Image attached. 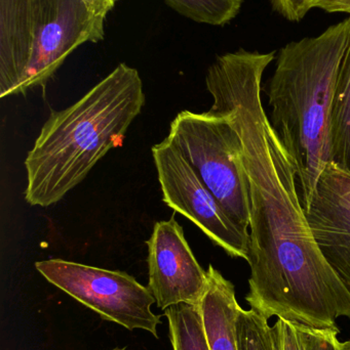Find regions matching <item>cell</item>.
<instances>
[{"label":"cell","mask_w":350,"mask_h":350,"mask_svg":"<svg viewBox=\"0 0 350 350\" xmlns=\"http://www.w3.org/2000/svg\"><path fill=\"white\" fill-rule=\"evenodd\" d=\"M148 246V288L162 310L179 304H201L207 292V271L195 258L175 219L154 224Z\"/></svg>","instance_id":"obj_8"},{"label":"cell","mask_w":350,"mask_h":350,"mask_svg":"<svg viewBox=\"0 0 350 350\" xmlns=\"http://www.w3.org/2000/svg\"><path fill=\"white\" fill-rule=\"evenodd\" d=\"M35 267L51 285L104 320L158 338L160 317L151 310L155 298L129 273L57 258L38 261Z\"/></svg>","instance_id":"obj_6"},{"label":"cell","mask_w":350,"mask_h":350,"mask_svg":"<svg viewBox=\"0 0 350 350\" xmlns=\"http://www.w3.org/2000/svg\"><path fill=\"white\" fill-rule=\"evenodd\" d=\"M275 57L240 49L217 57L205 76L210 111L227 117L238 133L248 185L246 301L267 320L338 329L337 319L350 320V292L314 239L293 164L261 100L263 74Z\"/></svg>","instance_id":"obj_1"},{"label":"cell","mask_w":350,"mask_h":350,"mask_svg":"<svg viewBox=\"0 0 350 350\" xmlns=\"http://www.w3.org/2000/svg\"><path fill=\"white\" fill-rule=\"evenodd\" d=\"M342 350H350V340L342 342Z\"/></svg>","instance_id":"obj_20"},{"label":"cell","mask_w":350,"mask_h":350,"mask_svg":"<svg viewBox=\"0 0 350 350\" xmlns=\"http://www.w3.org/2000/svg\"><path fill=\"white\" fill-rule=\"evenodd\" d=\"M331 162L350 174V40L341 63L333 100Z\"/></svg>","instance_id":"obj_11"},{"label":"cell","mask_w":350,"mask_h":350,"mask_svg":"<svg viewBox=\"0 0 350 350\" xmlns=\"http://www.w3.org/2000/svg\"><path fill=\"white\" fill-rule=\"evenodd\" d=\"M110 350H125V349H119V347H116V349H113Z\"/></svg>","instance_id":"obj_21"},{"label":"cell","mask_w":350,"mask_h":350,"mask_svg":"<svg viewBox=\"0 0 350 350\" xmlns=\"http://www.w3.org/2000/svg\"><path fill=\"white\" fill-rule=\"evenodd\" d=\"M152 156L164 204L199 226L230 257L248 261L249 232L234 221L176 148L164 139L152 147Z\"/></svg>","instance_id":"obj_7"},{"label":"cell","mask_w":350,"mask_h":350,"mask_svg":"<svg viewBox=\"0 0 350 350\" xmlns=\"http://www.w3.org/2000/svg\"><path fill=\"white\" fill-rule=\"evenodd\" d=\"M236 339L238 350H282L277 328L253 310H238Z\"/></svg>","instance_id":"obj_13"},{"label":"cell","mask_w":350,"mask_h":350,"mask_svg":"<svg viewBox=\"0 0 350 350\" xmlns=\"http://www.w3.org/2000/svg\"><path fill=\"white\" fill-rule=\"evenodd\" d=\"M97 16L107 18V14L115 8L119 0H84Z\"/></svg>","instance_id":"obj_19"},{"label":"cell","mask_w":350,"mask_h":350,"mask_svg":"<svg viewBox=\"0 0 350 350\" xmlns=\"http://www.w3.org/2000/svg\"><path fill=\"white\" fill-rule=\"evenodd\" d=\"M273 10L291 22H300L312 8V0H269Z\"/></svg>","instance_id":"obj_17"},{"label":"cell","mask_w":350,"mask_h":350,"mask_svg":"<svg viewBox=\"0 0 350 350\" xmlns=\"http://www.w3.org/2000/svg\"><path fill=\"white\" fill-rule=\"evenodd\" d=\"M181 16L211 26H224L232 22L242 8L244 0H164Z\"/></svg>","instance_id":"obj_14"},{"label":"cell","mask_w":350,"mask_h":350,"mask_svg":"<svg viewBox=\"0 0 350 350\" xmlns=\"http://www.w3.org/2000/svg\"><path fill=\"white\" fill-rule=\"evenodd\" d=\"M207 273L209 285L199 306L210 347L211 350H238L236 320L240 306L236 288L213 265H209Z\"/></svg>","instance_id":"obj_10"},{"label":"cell","mask_w":350,"mask_h":350,"mask_svg":"<svg viewBox=\"0 0 350 350\" xmlns=\"http://www.w3.org/2000/svg\"><path fill=\"white\" fill-rule=\"evenodd\" d=\"M312 8L327 12H347L350 14V0H312Z\"/></svg>","instance_id":"obj_18"},{"label":"cell","mask_w":350,"mask_h":350,"mask_svg":"<svg viewBox=\"0 0 350 350\" xmlns=\"http://www.w3.org/2000/svg\"><path fill=\"white\" fill-rule=\"evenodd\" d=\"M105 22L84 0H0V96L45 85L78 47L104 39Z\"/></svg>","instance_id":"obj_4"},{"label":"cell","mask_w":350,"mask_h":350,"mask_svg":"<svg viewBox=\"0 0 350 350\" xmlns=\"http://www.w3.org/2000/svg\"><path fill=\"white\" fill-rule=\"evenodd\" d=\"M306 215L323 255L350 292L349 172L330 162Z\"/></svg>","instance_id":"obj_9"},{"label":"cell","mask_w":350,"mask_h":350,"mask_svg":"<svg viewBox=\"0 0 350 350\" xmlns=\"http://www.w3.org/2000/svg\"><path fill=\"white\" fill-rule=\"evenodd\" d=\"M282 350H306L305 342L297 324L279 319L275 324Z\"/></svg>","instance_id":"obj_16"},{"label":"cell","mask_w":350,"mask_h":350,"mask_svg":"<svg viewBox=\"0 0 350 350\" xmlns=\"http://www.w3.org/2000/svg\"><path fill=\"white\" fill-rule=\"evenodd\" d=\"M139 72L121 63L68 108L51 111L25 159V200L49 207L61 201L114 148L145 105Z\"/></svg>","instance_id":"obj_2"},{"label":"cell","mask_w":350,"mask_h":350,"mask_svg":"<svg viewBox=\"0 0 350 350\" xmlns=\"http://www.w3.org/2000/svg\"><path fill=\"white\" fill-rule=\"evenodd\" d=\"M350 40V14L322 34L288 43L266 94L273 131L293 164L305 212L331 162V115Z\"/></svg>","instance_id":"obj_3"},{"label":"cell","mask_w":350,"mask_h":350,"mask_svg":"<svg viewBox=\"0 0 350 350\" xmlns=\"http://www.w3.org/2000/svg\"><path fill=\"white\" fill-rule=\"evenodd\" d=\"M168 142L190 164L234 221L249 232L250 208L238 133L220 113L182 111L171 123Z\"/></svg>","instance_id":"obj_5"},{"label":"cell","mask_w":350,"mask_h":350,"mask_svg":"<svg viewBox=\"0 0 350 350\" xmlns=\"http://www.w3.org/2000/svg\"><path fill=\"white\" fill-rule=\"evenodd\" d=\"M164 312L173 350H211L199 304H179Z\"/></svg>","instance_id":"obj_12"},{"label":"cell","mask_w":350,"mask_h":350,"mask_svg":"<svg viewBox=\"0 0 350 350\" xmlns=\"http://www.w3.org/2000/svg\"><path fill=\"white\" fill-rule=\"evenodd\" d=\"M305 342L306 350H342L338 339L339 329H314L298 325Z\"/></svg>","instance_id":"obj_15"}]
</instances>
